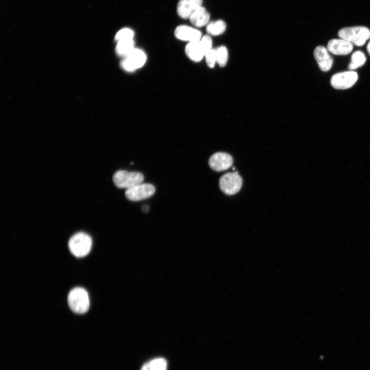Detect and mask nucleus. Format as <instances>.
<instances>
[{
  "mask_svg": "<svg viewBox=\"0 0 370 370\" xmlns=\"http://www.w3.org/2000/svg\"><path fill=\"white\" fill-rule=\"evenodd\" d=\"M338 36L357 46H362L370 38V30L365 26L344 27L338 31Z\"/></svg>",
  "mask_w": 370,
  "mask_h": 370,
  "instance_id": "nucleus-1",
  "label": "nucleus"
},
{
  "mask_svg": "<svg viewBox=\"0 0 370 370\" xmlns=\"http://www.w3.org/2000/svg\"><path fill=\"white\" fill-rule=\"evenodd\" d=\"M70 309L77 313H84L89 307V299L87 291L81 287H76L69 292L67 297Z\"/></svg>",
  "mask_w": 370,
  "mask_h": 370,
  "instance_id": "nucleus-2",
  "label": "nucleus"
},
{
  "mask_svg": "<svg viewBox=\"0 0 370 370\" xmlns=\"http://www.w3.org/2000/svg\"><path fill=\"white\" fill-rule=\"evenodd\" d=\"M92 245V240L89 235L79 232L69 239L68 248L70 252L75 256L82 257L89 253Z\"/></svg>",
  "mask_w": 370,
  "mask_h": 370,
  "instance_id": "nucleus-3",
  "label": "nucleus"
},
{
  "mask_svg": "<svg viewBox=\"0 0 370 370\" xmlns=\"http://www.w3.org/2000/svg\"><path fill=\"white\" fill-rule=\"evenodd\" d=\"M143 174L138 172H129L119 170L115 173L113 180L115 186L120 189H129L134 186L142 183Z\"/></svg>",
  "mask_w": 370,
  "mask_h": 370,
  "instance_id": "nucleus-4",
  "label": "nucleus"
},
{
  "mask_svg": "<svg viewBox=\"0 0 370 370\" xmlns=\"http://www.w3.org/2000/svg\"><path fill=\"white\" fill-rule=\"evenodd\" d=\"M221 190L227 195L237 193L242 186V179L237 172L227 173L223 175L219 181Z\"/></svg>",
  "mask_w": 370,
  "mask_h": 370,
  "instance_id": "nucleus-5",
  "label": "nucleus"
},
{
  "mask_svg": "<svg viewBox=\"0 0 370 370\" xmlns=\"http://www.w3.org/2000/svg\"><path fill=\"white\" fill-rule=\"evenodd\" d=\"M146 55L141 49L135 48L121 62L122 68L128 72L134 71L145 63Z\"/></svg>",
  "mask_w": 370,
  "mask_h": 370,
  "instance_id": "nucleus-6",
  "label": "nucleus"
},
{
  "mask_svg": "<svg viewBox=\"0 0 370 370\" xmlns=\"http://www.w3.org/2000/svg\"><path fill=\"white\" fill-rule=\"evenodd\" d=\"M358 75L357 72L350 70L334 74L330 79V84L337 89H346L352 87L357 82Z\"/></svg>",
  "mask_w": 370,
  "mask_h": 370,
  "instance_id": "nucleus-7",
  "label": "nucleus"
},
{
  "mask_svg": "<svg viewBox=\"0 0 370 370\" xmlns=\"http://www.w3.org/2000/svg\"><path fill=\"white\" fill-rule=\"evenodd\" d=\"M155 192V187L150 183H140L126 190L125 195L131 201H139L148 198Z\"/></svg>",
  "mask_w": 370,
  "mask_h": 370,
  "instance_id": "nucleus-8",
  "label": "nucleus"
},
{
  "mask_svg": "<svg viewBox=\"0 0 370 370\" xmlns=\"http://www.w3.org/2000/svg\"><path fill=\"white\" fill-rule=\"evenodd\" d=\"M233 163L232 156L224 152H217L212 155L209 159L210 168L216 172L225 171L230 168Z\"/></svg>",
  "mask_w": 370,
  "mask_h": 370,
  "instance_id": "nucleus-9",
  "label": "nucleus"
},
{
  "mask_svg": "<svg viewBox=\"0 0 370 370\" xmlns=\"http://www.w3.org/2000/svg\"><path fill=\"white\" fill-rule=\"evenodd\" d=\"M175 36L178 40L188 41L200 40L202 33L199 30L187 25H179L174 31Z\"/></svg>",
  "mask_w": 370,
  "mask_h": 370,
  "instance_id": "nucleus-10",
  "label": "nucleus"
},
{
  "mask_svg": "<svg viewBox=\"0 0 370 370\" xmlns=\"http://www.w3.org/2000/svg\"><path fill=\"white\" fill-rule=\"evenodd\" d=\"M327 49L336 55H346L351 52L353 44L343 39H332L328 41Z\"/></svg>",
  "mask_w": 370,
  "mask_h": 370,
  "instance_id": "nucleus-11",
  "label": "nucleus"
},
{
  "mask_svg": "<svg viewBox=\"0 0 370 370\" xmlns=\"http://www.w3.org/2000/svg\"><path fill=\"white\" fill-rule=\"evenodd\" d=\"M314 57L321 70L327 71L330 69L333 64V59L324 46H317L314 50Z\"/></svg>",
  "mask_w": 370,
  "mask_h": 370,
  "instance_id": "nucleus-12",
  "label": "nucleus"
},
{
  "mask_svg": "<svg viewBox=\"0 0 370 370\" xmlns=\"http://www.w3.org/2000/svg\"><path fill=\"white\" fill-rule=\"evenodd\" d=\"M202 4V0H179L177 6V14L182 18H189Z\"/></svg>",
  "mask_w": 370,
  "mask_h": 370,
  "instance_id": "nucleus-13",
  "label": "nucleus"
},
{
  "mask_svg": "<svg viewBox=\"0 0 370 370\" xmlns=\"http://www.w3.org/2000/svg\"><path fill=\"white\" fill-rule=\"evenodd\" d=\"M187 57L192 61L199 62L205 57L200 40L189 42L185 47Z\"/></svg>",
  "mask_w": 370,
  "mask_h": 370,
  "instance_id": "nucleus-14",
  "label": "nucleus"
},
{
  "mask_svg": "<svg viewBox=\"0 0 370 370\" xmlns=\"http://www.w3.org/2000/svg\"><path fill=\"white\" fill-rule=\"evenodd\" d=\"M190 22L197 27H201L209 23L210 14L202 6L198 7L189 17Z\"/></svg>",
  "mask_w": 370,
  "mask_h": 370,
  "instance_id": "nucleus-15",
  "label": "nucleus"
},
{
  "mask_svg": "<svg viewBox=\"0 0 370 370\" xmlns=\"http://www.w3.org/2000/svg\"><path fill=\"white\" fill-rule=\"evenodd\" d=\"M134 45L133 39L118 41L116 52L119 56L125 58L135 48Z\"/></svg>",
  "mask_w": 370,
  "mask_h": 370,
  "instance_id": "nucleus-16",
  "label": "nucleus"
},
{
  "mask_svg": "<svg viewBox=\"0 0 370 370\" xmlns=\"http://www.w3.org/2000/svg\"><path fill=\"white\" fill-rule=\"evenodd\" d=\"M226 29V24L223 20L209 22L206 26L207 32L210 35L217 36L223 34Z\"/></svg>",
  "mask_w": 370,
  "mask_h": 370,
  "instance_id": "nucleus-17",
  "label": "nucleus"
},
{
  "mask_svg": "<svg viewBox=\"0 0 370 370\" xmlns=\"http://www.w3.org/2000/svg\"><path fill=\"white\" fill-rule=\"evenodd\" d=\"M166 360L163 358H157L144 364L140 370H166Z\"/></svg>",
  "mask_w": 370,
  "mask_h": 370,
  "instance_id": "nucleus-18",
  "label": "nucleus"
},
{
  "mask_svg": "<svg viewBox=\"0 0 370 370\" xmlns=\"http://www.w3.org/2000/svg\"><path fill=\"white\" fill-rule=\"evenodd\" d=\"M366 60V57L362 51L358 50L354 52L351 57V61L348 65L349 69L354 70L362 66Z\"/></svg>",
  "mask_w": 370,
  "mask_h": 370,
  "instance_id": "nucleus-19",
  "label": "nucleus"
},
{
  "mask_svg": "<svg viewBox=\"0 0 370 370\" xmlns=\"http://www.w3.org/2000/svg\"><path fill=\"white\" fill-rule=\"evenodd\" d=\"M215 49L217 63L220 67L225 66L228 59V52L227 48L224 46H221Z\"/></svg>",
  "mask_w": 370,
  "mask_h": 370,
  "instance_id": "nucleus-20",
  "label": "nucleus"
},
{
  "mask_svg": "<svg viewBox=\"0 0 370 370\" xmlns=\"http://www.w3.org/2000/svg\"><path fill=\"white\" fill-rule=\"evenodd\" d=\"M134 36V31L128 28H124L119 30L115 35L116 41L133 39Z\"/></svg>",
  "mask_w": 370,
  "mask_h": 370,
  "instance_id": "nucleus-21",
  "label": "nucleus"
},
{
  "mask_svg": "<svg viewBox=\"0 0 370 370\" xmlns=\"http://www.w3.org/2000/svg\"><path fill=\"white\" fill-rule=\"evenodd\" d=\"M200 42L205 56L208 52L213 49L212 47V40L209 35H205L202 36L200 40Z\"/></svg>",
  "mask_w": 370,
  "mask_h": 370,
  "instance_id": "nucleus-22",
  "label": "nucleus"
},
{
  "mask_svg": "<svg viewBox=\"0 0 370 370\" xmlns=\"http://www.w3.org/2000/svg\"><path fill=\"white\" fill-rule=\"evenodd\" d=\"M207 65L210 68H213L217 63L215 49H212L205 56Z\"/></svg>",
  "mask_w": 370,
  "mask_h": 370,
  "instance_id": "nucleus-23",
  "label": "nucleus"
},
{
  "mask_svg": "<svg viewBox=\"0 0 370 370\" xmlns=\"http://www.w3.org/2000/svg\"><path fill=\"white\" fill-rule=\"evenodd\" d=\"M142 210L143 212H146L149 210V207L147 205H143L142 208Z\"/></svg>",
  "mask_w": 370,
  "mask_h": 370,
  "instance_id": "nucleus-24",
  "label": "nucleus"
},
{
  "mask_svg": "<svg viewBox=\"0 0 370 370\" xmlns=\"http://www.w3.org/2000/svg\"><path fill=\"white\" fill-rule=\"evenodd\" d=\"M366 49L368 54L370 55V41L367 45Z\"/></svg>",
  "mask_w": 370,
  "mask_h": 370,
  "instance_id": "nucleus-25",
  "label": "nucleus"
}]
</instances>
